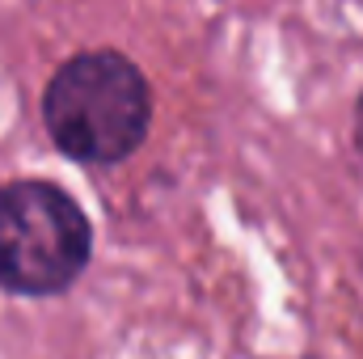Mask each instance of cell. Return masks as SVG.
<instances>
[{
	"mask_svg": "<svg viewBox=\"0 0 363 359\" xmlns=\"http://www.w3.org/2000/svg\"><path fill=\"white\" fill-rule=\"evenodd\" d=\"M43 118L68 157L85 165H114L131 157L148 131V81L118 51H85L51 77Z\"/></svg>",
	"mask_w": 363,
	"mask_h": 359,
	"instance_id": "6da1fadb",
	"label": "cell"
},
{
	"mask_svg": "<svg viewBox=\"0 0 363 359\" xmlns=\"http://www.w3.org/2000/svg\"><path fill=\"white\" fill-rule=\"evenodd\" d=\"M85 211L51 182L0 186V287L21 296L64 292L89 263Z\"/></svg>",
	"mask_w": 363,
	"mask_h": 359,
	"instance_id": "7a4b0ae2",
	"label": "cell"
},
{
	"mask_svg": "<svg viewBox=\"0 0 363 359\" xmlns=\"http://www.w3.org/2000/svg\"><path fill=\"white\" fill-rule=\"evenodd\" d=\"M355 140H359V153H363V97H359V110H355Z\"/></svg>",
	"mask_w": 363,
	"mask_h": 359,
	"instance_id": "3957f363",
	"label": "cell"
}]
</instances>
